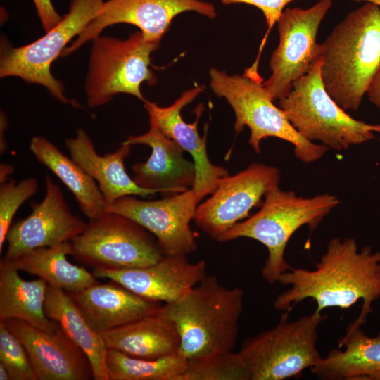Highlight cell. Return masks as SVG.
<instances>
[{"mask_svg": "<svg viewBox=\"0 0 380 380\" xmlns=\"http://www.w3.org/2000/svg\"><path fill=\"white\" fill-rule=\"evenodd\" d=\"M279 283L289 288L279 294L274 307L291 311L305 299L316 302V311L327 308H350L358 300L362 304L355 319L362 325L380 298V251L365 246L358 250L354 238L331 239L313 270L293 268L284 272Z\"/></svg>", "mask_w": 380, "mask_h": 380, "instance_id": "1", "label": "cell"}, {"mask_svg": "<svg viewBox=\"0 0 380 380\" xmlns=\"http://www.w3.org/2000/svg\"><path fill=\"white\" fill-rule=\"evenodd\" d=\"M320 73L328 94L343 110H356L380 68V7L365 2L321 44Z\"/></svg>", "mask_w": 380, "mask_h": 380, "instance_id": "2", "label": "cell"}, {"mask_svg": "<svg viewBox=\"0 0 380 380\" xmlns=\"http://www.w3.org/2000/svg\"><path fill=\"white\" fill-rule=\"evenodd\" d=\"M244 292L228 288L208 275L157 314L174 324L180 338L179 353L188 360L232 351L236 346Z\"/></svg>", "mask_w": 380, "mask_h": 380, "instance_id": "3", "label": "cell"}, {"mask_svg": "<svg viewBox=\"0 0 380 380\" xmlns=\"http://www.w3.org/2000/svg\"><path fill=\"white\" fill-rule=\"evenodd\" d=\"M339 202L336 196L329 194L304 198L277 186L265 194L262 205L256 213L236 223L218 241L247 237L262 243L268 256L261 274L267 282L274 284L291 268L284 253L292 235L305 225L310 231L315 230Z\"/></svg>", "mask_w": 380, "mask_h": 380, "instance_id": "4", "label": "cell"}, {"mask_svg": "<svg viewBox=\"0 0 380 380\" xmlns=\"http://www.w3.org/2000/svg\"><path fill=\"white\" fill-rule=\"evenodd\" d=\"M210 87L215 95L224 98L232 108L236 134L245 127L250 129L249 144L260 153V142L276 137L291 143L294 154L305 163L320 159L329 149L303 137L292 126L284 111L276 106L262 84V79L246 74L228 75L212 68L209 70Z\"/></svg>", "mask_w": 380, "mask_h": 380, "instance_id": "5", "label": "cell"}, {"mask_svg": "<svg viewBox=\"0 0 380 380\" xmlns=\"http://www.w3.org/2000/svg\"><path fill=\"white\" fill-rule=\"evenodd\" d=\"M320 64L321 60L279 100V107L292 126L307 140L319 141L335 151L375 139L374 133H380V124H368L346 113L327 91Z\"/></svg>", "mask_w": 380, "mask_h": 380, "instance_id": "6", "label": "cell"}, {"mask_svg": "<svg viewBox=\"0 0 380 380\" xmlns=\"http://www.w3.org/2000/svg\"><path fill=\"white\" fill-rule=\"evenodd\" d=\"M284 311L272 329L248 338L239 351L247 380H283L299 376L322 357L318 329L327 315L314 311L290 321Z\"/></svg>", "mask_w": 380, "mask_h": 380, "instance_id": "7", "label": "cell"}, {"mask_svg": "<svg viewBox=\"0 0 380 380\" xmlns=\"http://www.w3.org/2000/svg\"><path fill=\"white\" fill-rule=\"evenodd\" d=\"M159 46L146 40L141 31L123 40L101 35L93 39L84 84L88 107L106 105L119 94L145 102L141 86L156 83L151 55Z\"/></svg>", "mask_w": 380, "mask_h": 380, "instance_id": "8", "label": "cell"}, {"mask_svg": "<svg viewBox=\"0 0 380 380\" xmlns=\"http://www.w3.org/2000/svg\"><path fill=\"white\" fill-rule=\"evenodd\" d=\"M103 3V0H70L68 12L61 21L44 36L25 46L13 47L1 37L0 77H17L41 85L60 102L80 108L77 101L65 96L64 86L52 75L51 66L70 40L97 15Z\"/></svg>", "mask_w": 380, "mask_h": 380, "instance_id": "9", "label": "cell"}, {"mask_svg": "<svg viewBox=\"0 0 380 380\" xmlns=\"http://www.w3.org/2000/svg\"><path fill=\"white\" fill-rule=\"evenodd\" d=\"M76 260L92 270H120L153 265L165 255L156 238L132 220L106 212L89 220L71 241Z\"/></svg>", "mask_w": 380, "mask_h": 380, "instance_id": "10", "label": "cell"}, {"mask_svg": "<svg viewBox=\"0 0 380 380\" xmlns=\"http://www.w3.org/2000/svg\"><path fill=\"white\" fill-rule=\"evenodd\" d=\"M331 6L332 0H319L308 8H286L279 16V44L270 60L272 73L262 82L273 101L285 97L293 83L320 60L321 44L317 42V34Z\"/></svg>", "mask_w": 380, "mask_h": 380, "instance_id": "11", "label": "cell"}, {"mask_svg": "<svg viewBox=\"0 0 380 380\" xmlns=\"http://www.w3.org/2000/svg\"><path fill=\"white\" fill-rule=\"evenodd\" d=\"M278 168L254 163L245 170L222 177L212 196L197 206L193 220L213 239H218L246 217L265 194L278 186Z\"/></svg>", "mask_w": 380, "mask_h": 380, "instance_id": "12", "label": "cell"}, {"mask_svg": "<svg viewBox=\"0 0 380 380\" xmlns=\"http://www.w3.org/2000/svg\"><path fill=\"white\" fill-rule=\"evenodd\" d=\"M186 11L196 12L209 19L217 16L214 4L203 0H108L61 56L70 55L101 35L106 27L118 23L137 27L146 40L160 44L172 20Z\"/></svg>", "mask_w": 380, "mask_h": 380, "instance_id": "13", "label": "cell"}, {"mask_svg": "<svg viewBox=\"0 0 380 380\" xmlns=\"http://www.w3.org/2000/svg\"><path fill=\"white\" fill-rule=\"evenodd\" d=\"M198 201L192 188L160 200L143 201L127 196L106 208L150 232L165 255L190 254L197 248L196 234L190 226Z\"/></svg>", "mask_w": 380, "mask_h": 380, "instance_id": "14", "label": "cell"}, {"mask_svg": "<svg viewBox=\"0 0 380 380\" xmlns=\"http://www.w3.org/2000/svg\"><path fill=\"white\" fill-rule=\"evenodd\" d=\"M45 196L32 203L31 213L12 225L1 260L10 261L39 248L71 241L87 227V222L72 213L61 188L49 175L45 177Z\"/></svg>", "mask_w": 380, "mask_h": 380, "instance_id": "15", "label": "cell"}, {"mask_svg": "<svg viewBox=\"0 0 380 380\" xmlns=\"http://www.w3.org/2000/svg\"><path fill=\"white\" fill-rule=\"evenodd\" d=\"M3 322L25 346L37 380L94 379L88 357L61 325L48 331L18 319Z\"/></svg>", "mask_w": 380, "mask_h": 380, "instance_id": "16", "label": "cell"}, {"mask_svg": "<svg viewBox=\"0 0 380 380\" xmlns=\"http://www.w3.org/2000/svg\"><path fill=\"white\" fill-rule=\"evenodd\" d=\"M204 89L203 86H196L184 91L170 106L160 107L156 103L146 101L144 108L148 115L156 121L161 132L173 139L192 156L195 165L196 178L192 187L198 203L205 196L211 194L218 182L228 175L226 169L213 165L207 152L208 124L204 134L201 137L198 131V122L204 109L202 104L196 109V118L193 123L186 122L182 118L184 107L195 99Z\"/></svg>", "mask_w": 380, "mask_h": 380, "instance_id": "17", "label": "cell"}, {"mask_svg": "<svg viewBox=\"0 0 380 380\" xmlns=\"http://www.w3.org/2000/svg\"><path fill=\"white\" fill-rule=\"evenodd\" d=\"M96 277L107 278L136 294L154 301H175L206 277L203 260L189 261L186 255H165L157 262L143 267L93 270Z\"/></svg>", "mask_w": 380, "mask_h": 380, "instance_id": "18", "label": "cell"}, {"mask_svg": "<svg viewBox=\"0 0 380 380\" xmlns=\"http://www.w3.org/2000/svg\"><path fill=\"white\" fill-rule=\"evenodd\" d=\"M149 116V129L145 134L129 136L122 143L144 144L151 154L143 163L132 166L133 180L140 187L166 194L184 192L193 187L196 178L194 162L183 156V149L164 134Z\"/></svg>", "mask_w": 380, "mask_h": 380, "instance_id": "19", "label": "cell"}, {"mask_svg": "<svg viewBox=\"0 0 380 380\" xmlns=\"http://www.w3.org/2000/svg\"><path fill=\"white\" fill-rule=\"evenodd\" d=\"M67 293L91 327L100 334L155 315L163 305L144 298L112 279Z\"/></svg>", "mask_w": 380, "mask_h": 380, "instance_id": "20", "label": "cell"}, {"mask_svg": "<svg viewBox=\"0 0 380 380\" xmlns=\"http://www.w3.org/2000/svg\"><path fill=\"white\" fill-rule=\"evenodd\" d=\"M65 143L70 157L97 183L107 207L125 196L157 193L139 186L126 172L124 161L131 153V145L122 143L113 152L101 156L89 135L81 128Z\"/></svg>", "mask_w": 380, "mask_h": 380, "instance_id": "21", "label": "cell"}, {"mask_svg": "<svg viewBox=\"0 0 380 380\" xmlns=\"http://www.w3.org/2000/svg\"><path fill=\"white\" fill-rule=\"evenodd\" d=\"M356 319L348 325L338 341V348L329 351L310 368L324 380H380V332L369 336Z\"/></svg>", "mask_w": 380, "mask_h": 380, "instance_id": "22", "label": "cell"}, {"mask_svg": "<svg viewBox=\"0 0 380 380\" xmlns=\"http://www.w3.org/2000/svg\"><path fill=\"white\" fill-rule=\"evenodd\" d=\"M108 349L131 357L155 360L179 352L175 327L157 313L103 333Z\"/></svg>", "mask_w": 380, "mask_h": 380, "instance_id": "23", "label": "cell"}, {"mask_svg": "<svg viewBox=\"0 0 380 380\" xmlns=\"http://www.w3.org/2000/svg\"><path fill=\"white\" fill-rule=\"evenodd\" d=\"M9 262L0 261V322L18 319L44 331L60 324L47 317L44 310L48 284L39 278L27 281Z\"/></svg>", "mask_w": 380, "mask_h": 380, "instance_id": "24", "label": "cell"}, {"mask_svg": "<svg viewBox=\"0 0 380 380\" xmlns=\"http://www.w3.org/2000/svg\"><path fill=\"white\" fill-rule=\"evenodd\" d=\"M30 150L38 162L50 170L72 192L89 220L106 212L107 204L97 183L71 157L63 154L42 136L31 139Z\"/></svg>", "mask_w": 380, "mask_h": 380, "instance_id": "25", "label": "cell"}, {"mask_svg": "<svg viewBox=\"0 0 380 380\" xmlns=\"http://www.w3.org/2000/svg\"><path fill=\"white\" fill-rule=\"evenodd\" d=\"M45 313L57 322L83 350L92 368L94 380H109L106 358L108 348L101 334L95 331L65 291L48 285Z\"/></svg>", "mask_w": 380, "mask_h": 380, "instance_id": "26", "label": "cell"}, {"mask_svg": "<svg viewBox=\"0 0 380 380\" xmlns=\"http://www.w3.org/2000/svg\"><path fill=\"white\" fill-rule=\"evenodd\" d=\"M72 253L71 243L67 241L51 247L36 248L6 262L18 270L39 277L48 285L68 293L97 282L93 272L68 260L67 255Z\"/></svg>", "mask_w": 380, "mask_h": 380, "instance_id": "27", "label": "cell"}, {"mask_svg": "<svg viewBox=\"0 0 380 380\" xmlns=\"http://www.w3.org/2000/svg\"><path fill=\"white\" fill-rule=\"evenodd\" d=\"M188 360L179 352L166 357L145 360L108 349L106 365L109 380H177Z\"/></svg>", "mask_w": 380, "mask_h": 380, "instance_id": "28", "label": "cell"}, {"mask_svg": "<svg viewBox=\"0 0 380 380\" xmlns=\"http://www.w3.org/2000/svg\"><path fill=\"white\" fill-rule=\"evenodd\" d=\"M177 380H247V376L239 351L232 350L188 360Z\"/></svg>", "mask_w": 380, "mask_h": 380, "instance_id": "29", "label": "cell"}, {"mask_svg": "<svg viewBox=\"0 0 380 380\" xmlns=\"http://www.w3.org/2000/svg\"><path fill=\"white\" fill-rule=\"evenodd\" d=\"M38 181L27 177L18 183L9 178L0 184V251L11 227L12 220L22 204L37 191Z\"/></svg>", "mask_w": 380, "mask_h": 380, "instance_id": "30", "label": "cell"}, {"mask_svg": "<svg viewBox=\"0 0 380 380\" xmlns=\"http://www.w3.org/2000/svg\"><path fill=\"white\" fill-rule=\"evenodd\" d=\"M0 363L8 369L11 380H37L25 346L3 322H0Z\"/></svg>", "mask_w": 380, "mask_h": 380, "instance_id": "31", "label": "cell"}, {"mask_svg": "<svg viewBox=\"0 0 380 380\" xmlns=\"http://www.w3.org/2000/svg\"><path fill=\"white\" fill-rule=\"evenodd\" d=\"M296 0H220L223 5H231L236 4H246L253 6L261 11L266 24L267 25V32L265 35L260 46L259 55L262 51L267 35L272 27L277 24V22L285 9V7L289 3Z\"/></svg>", "mask_w": 380, "mask_h": 380, "instance_id": "32", "label": "cell"}, {"mask_svg": "<svg viewBox=\"0 0 380 380\" xmlns=\"http://www.w3.org/2000/svg\"><path fill=\"white\" fill-rule=\"evenodd\" d=\"M32 1L45 32L52 29L62 19L51 0H32Z\"/></svg>", "mask_w": 380, "mask_h": 380, "instance_id": "33", "label": "cell"}, {"mask_svg": "<svg viewBox=\"0 0 380 380\" xmlns=\"http://www.w3.org/2000/svg\"><path fill=\"white\" fill-rule=\"evenodd\" d=\"M367 93L369 101L380 111V68L372 78Z\"/></svg>", "mask_w": 380, "mask_h": 380, "instance_id": "34", "label": "cell"}, {"mask_svg": "<svg viewBox=\"0 0 380 380\" xmlns=\"http://www.w3.org/2000/svg\"><path fill=\"white\" fill-rule=\"evenodd\" d=\"M8 126V119L7 116L5 114L4 112L2 110L1 111V116H0V153L1 155L4 153L8 148L7 142L6 141L4 134L5 130L7 128Z\"/></svg>", "mask_w": 380, "mask_h": 380, "instance_id": "35", "label": "cell"}, {"mask_svg": "<svg viewBox=\"0 0 380 380\" xmlns=\"http://www.w3.org/2000/svg\"><path fill=\"white\" fill-rule=\"evenodd\" d=\"M14 172L13 166L9 164L1 163L0 165V184L9 179V176Z\"/></svg>", "mask_w": 380, "mask_h": 380, "instance_id": "36", "label": "cell"}, {"mask_svg": "<svg viewBox=\"0 0 380 380\" xmlns=\"http://www.w3.org/2000/svg\"><path fill=\"white\" fill-rule=\"evenodd\" d=\"M0 380H11L8 369L1 363H0Z\"/></svg>", "mask_w": 380, "mask_h": 380, "instance_id": "37", "label": "cell"}, {"mask_svg": "<svg viewBox=\"0 0 380 380\" xmlns=\"http://www.w3.org/2000/svg\"><path fill=\"white\" fill-rule=\"evenodd\" d=\"M352 1H357V2H360V1L370 2V3L374 4H376L378 6L380 7V0H352Z\"/></svg>", "mask_w": 380, "mask_h": 380, "instance_id": "38", "label": "cell"}]
</instances>
